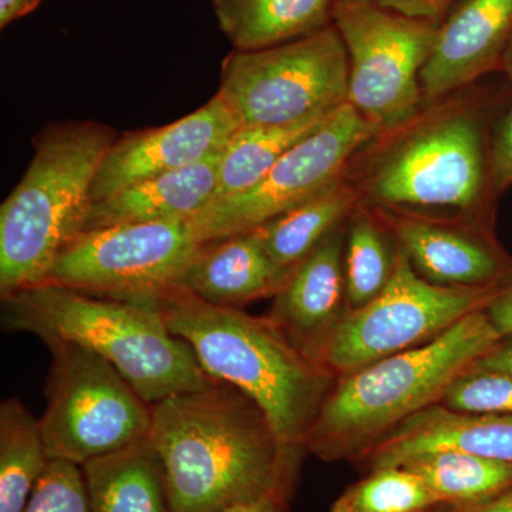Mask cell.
Returning <instances> with one entry per match:
<instances>
[{
    "instance_id": "obj_1",
    "label": "cell",
    "mask_w": 512,
    "mask_h": 512,
    "mask_svg": "<svg viewBox=\"0 0 512 512\" xmlns=\"http://www.w3.org/2000/svg\"><path fill=\"white\" fill-rule=\"evenodd\" d=\"M474 84L426 104L362 148L348 177L363 202L494 234L500 195L491 180V136L512 84Z\"/></svg>"
},
{
    "instance_id": "obj_2",
    "label": "cell",
    "mask_w": 512,
    "mask_h": 512,
    "mask_svg": "<svg viewBox=\"0 0 512 512\" xmlns=\"http://www.w3.org/2000/svg\"><path fill=\"white\" fill-rule=\"evenodd\" d=\"M150 443L163 464L173 512H222L291 495L308 451L279 439L258 406L231 384L153 404Z\"/></svg>"
},
{
    "instance_id": "obj_3",
    "label": "cell",
    "mask_w": 512,
    "mask_h": 512,
    "mask_svg": "<svg viewBox=\"0 0 512 512\" xmlns=\"http://www.w3.org/2000/svg\"><path fill=\"white\" fill-rule=\"evenodd\" d=\"M160 309L170 332L190 345L211 379L247 394L279 439L306 450L338 380L328 367L299 352L268 316L211 305L185 289L168 296Z\"/></svg>"
},
{
    "instance_id": "obj_4",
    "label": "cell",
    "mask_w": 512,
    "mask_h": 512,
    "mask_svg": "<svg viewBox=\"0 0 512 512\" xmlns=\"http://www.w3.org/2000/svg\"><path fill=\"white\" fill-rule=\"evenodd\" d=\"M2 329L92 350L150 406L215 382L190 345L170 332L161 309L147 303L42 284L2 298Z\"/></svg>"
},
{
    "instance_id": "obj_5",
    "label": "cell",
    "mask_w": 512,
    "mask_h": 512,
    "mask_svg": "<svg viewBox=\"0 0 512 512\" xmlns=\"http://www.w3.org/2000/svg\"><path fill=\"white\" fill-rule=\"evenodd\" d=\"M500 340L483 309L433 342L338 377L309 433L308 454L355 463L394 427L440 403Z\"/></svg>"
},
{
    "instance_id": "obj_6",
    "label": "cell",
    "mask_w": 512,
    "mask_h": 512,
    "mask_svg": "<svg viewBox=\"0 0 512 512\" xmlns=\"http://www.w3.org/2000/svg\"><path fill=\"white\" fill-rule=\"evenodd\" d=\"M96 121L49 124L0 207V298L45 284L64 249L83 234L101 160L116 141Z\"/></svg>"
},
{
    "instance_id": "obj_7",
    "label": "cell",
    "mask_w": 512,
    "mask_h": 512,
    "mask_svg": "<svg viewBox=\"0 0 512 512\" xmlns=\"http://www.w3.org/2000/svg\"><path fill=\"white\" fill-rule=\"evenodd\" d=\"M218 94L239 127L289 126L349 103V59L335 26L268 49L229 53Z\"/></svg>"
},
{
    "instance_id": "obj_8",
    "label": "cell",
    "mask_w": 512,
    "mask_h": 512,
    "mask_svg": "<svg viewBox=\"0 0 512 512\" xmlns=\"http://www.w3.org/2000/svg\"><path fill=\"white\" fill-rule=\"evenodd\" d=\"M52 355L39 420L50 458L84 466L148 440L153 407L110 362L77 343H47Z\"/></svg>"
},
{
    "instance_id": "obj_9",
    "label": "cell",
    "mask_w": 512,
    "mask_h": 512,
    "mask_svg": "<svg viewBox=\"0 0 512 512\" xmlns=\"http://www.w3.org/2000/svg\"><path fill=\"white\" fill-rule=\"evenodd\" d=\"M440 25L372 0H336L333 26L348 52L349 103L382 133L423 109L421 72Z\"/></svg>"
},
{
    "instance_id": "obj_10",
    "label": "cell",
    "mask_w": 512,
    "mask_h": 512,
    "mask_svg": "<svg viewBox=\"0 0 512 512\" xmlns=\"http://www.w3.org/2000/svg\"><path fill=\"white\" fill-rule=\"evenodd\" d=\"M204 247L190 220L93 229L64 249L45 284L160 308L183 291L185 275Z\"/></svg>"
},
{
    "instance_id": "obj_11",
    "label": "cell",
    "mask_w": 512,
    "mask_h": 512,
    "mask_svg": "<svg viewBox=\"0 0 512 512\" xmlns=\"http://www.w3.org/2000/svg\"><path fill=\"white\" fill-rule=\"evenodd\" d=\"M504 286L430 284L414 271L400 248L389 284L372 302L340 320L323 350L322 365L342 377L433 342L471 313L487 308Z\"/></svg>"
},
{
    "instance_id": "obj_12",
    "label": "cell",
    "mask_w": 512,
    "mask_h": 512,
    "mask_svg": "<svg viewBox=\"0 0 512 512\" xmlns=\"http://www.w3.org/2000/svg\"><path fill=\"white\" fill-rule=\"evenodd\" d=\"M382 131L350 103L333 111L237 197L208 204L188 218L202 244L252 231L315 197L348 174L353 158Z\"/></svg>"
},
{
    "instance_id": "obj_13",
    "label": "cell",
    "mask_w": 512,
    "mask_h": 512,
    "mask_svg": "<svg viewBox=\"0 0 512 512\" xmlns=\"http://www.w3.org/2000/svg\"><path fill=\"white\" fill-rule=\"evenodd\" d=\"M238 128L237 120L217 93L200 109L174 123L117 137L94 177L93 204L130 185L220 153Z\"/></svg>"
},
{
    "instance_id": "obj_14",
    "label": "cell",
    "mask_w": 512,
    "mask_h": 512,
    "mask_svg": "<svg viewBox=\"0 0 512 512\" xmlns=\"http://www.w3.org/2000/svg\"><path fill=\"white\" fill-rule=\"evenodd\" d=\"M414 271L447 288H491L512 282V256L495 235L461 222L433 220L375 207Z\"/></svg>"
},
{
    "instance_id": "obj_15",
    "label": "cell",
    "mask_w": 512,
    "mask_h": 512,
    "mask_svg": "<svg viewBox=\"0 0 512 512\" xmlns=\"http://www.w3.org/2000/svg\"><path fill=\"white\" fill-rule=\"evenodd\" d=\"M512 36V0H458L421 72L423 104L500 72Z\"/></svg>"
},
{
    "instance_id": "obj_16",
    "label": "cell",
    "mask_w": 512,
    "mask_h": 512,
    "mask_svg": "<svg viewBox=\"0 0 512 512\" xmlns=\"http://www.w3.org/2000/svg\"><path fill=\"white\" fill-rule=\"evenodd\" d=\"M345 242L343 225L293 269L268 315L299 352L318 363L348 313Z\"/></svg>"
},
{
    "instance_id": "obj_17",
    "label": "cell",
    "mask_w": 512,
    "mask_h": 512,
    "mask_svg": "<svg viewBox=\"0 0 512 512\" xmlns=\"http://www.w3.org/2000/svg\"><path fill=\"white\" fill-rule=\"evenodd\" d=\"M436 451L512 463V414L458 412L436 403L394 427L355 463L369 473Z\"/></svg>"
},
{
    "instance_id": "obj_18",
    "label": "cell",
    "mask_w": 512,
    "mask_h": 512,
    "mask_svg": "<svg viewBox=\"0 0 512 512\" xmlns=\"http://www.w3.org/2000/svg\"><path fill=\"white\" fill-rule=\"evenodd\" d=\"M265 251L258 229L205 244L184 278L183 289L222 308L242 309L275 298L291 276Z\"/></svg>"
},
{
    "instance_id": "obj_19",
    "label": "cell",
    "mask_w": 512,
    "mask_h": 512,
    "mask_svg": "<svg viewBox=\"0 0 512 512\" xmlns=\"http://www.w3.org/2000/svg\"><path fill=\"white\" fill-rule=\"evenodd\" d=\"M221 154L173 173L130 185L94 202L84 232L124 224L188 220L207 207L217 188Z\"/></svg>"
},
{
    "instance_id": "obj_20",
    "label": "cell",
    "mask_w": 512,
    "mask_h": 512,
    "mask_svg": "<svg viewBox=\"0 0 512 512\" xmlns=\"http://www.w3.org/2000/svg\"><path fill=\"white\" fill-rule=\"evenodd\" d=\"M234 50L254 52L333 25L336 0H210Z\"/></svg>"
},
{
    "instance_id": "obj_21",
    "label": "cell",
    "mask_w": 512,
    "mask_h": 512,
    "mask_svg": "<svg viewBox=\"0 0 512 512\" xmlns=\"http://www.w3.org/2000/svg\"><path fill=\"white\" fill-rule=\"evenodd\" d=\"M82 468L92 512H173L163 464L150 440Z\"/></svg>"
},
{
    "instance_id": "obj_22",
    "label": "cell",
    "mask_w": 512,
    "mask_h": 512,
    "mask_svg": "<svg viewBox=\"0 0 512 512\" xmlns=\"http://www.w3.org/2000/svg\"><path fill=\"white\" fill-rule=\"evenodd\" d=\"M360 202L362 197L346 174L315 197L255 229L272 261L293 271L329 235L346 225Z\"/></svg>"
},
{
    "instance_id": "obj_23",
    "label": "cell",
    "mask_w": 512,
    "mask_h": 512,
    "mask_svg": "<svg viewBox=\"0 0 512 512\" xmlns=\"http://www.w3.org/2000/svg\"><path fill=\"white\" fill-rule=\"evenodd\" d=\"M39 420L18 397L0 404V512H23L49 466Z\"/></svg>"
},
{
    "instance_id": "obj_24",
    "label": "cell",
    "mask_w": 512,
    "mask_h": 512,
    "mask_svg": "<svg viewBox=\"0 0 512 512\" xmlns=\"http://www.w3.org/2000/svg\"><path fill=\"white\" fill-rule=\"evenodd\" d=\"M400 247L373 205L360 202L346 224L345 275L348 312L363 308L386 288Z\"/></svg>"
},
{
    "instance_id": "obj_25",
    "label": "cell",
    "mask_w": 512,
    "mask_h": 512,
    "mask_svg": "<svg viewBox=\"0 0 512 512\" xmlns=\"http://www.w3.org/2000/svg\"><path fill=\"white\" fill-rule=\"evenodd\" d=\"M328 116L289 126L239 127L222 150L217 188L210 204L237 197L254 187L285 153Z\"/></svg>"
},
{
    "instance_id": "obj_26",
    "label": "cell",
    "mask_w": 512,
    "mask_h": 512,
    "mask_svg": "<svg viewBox=\"0 0 512 512\" xmlns=\"http://www.w3.org/2000/svg\"><path fill=\"white\" fill-rule=\"evenodd\" d=\"M399 467L420 477L446 505L484 503L512 488V463L460 451L420 454Z\"/></svg>"
},
{
    "instance_id": "obj_27",
    "label": "cell",
    "mask_w": 512,
    "mask_h": 512,
    "mask_svg": "<svg viewBox=\"0 0 512 512\" xmlns=\"http://www.w3.org/2000/svg\"><path fill=\"white\" fill-rule=\"evenodd\" d=\"M441 501L404 467H383L350 485L329 512H431Z\"/></svg>"
},
{
    "instance_id": "obj_28",
    "label": "cell",
    "mask_w": 512,
    "mask_h": 512,
    "mask_svg": "<svg viewBox=\"0 0 512 512\" xmlns=\"http://www.w3.org/2000/svg\"><path fill=\"white\" fill-rule=\"evenodd\" d=\"M23 512H92L82 466L53 458Z\"/></svg>"
},
{
    "instance_id": "obj_29",
    "label": "cell",
    "mask_w": 512,
    "mask_h": 512,
    "mask_svg": "<svg viewBox=\"0 0 512 512\" xmlns=\"http://www.w3.org/2000/svg\"><path fill=\"white\" fill-rule=\"evenodd\" d=\"M440 403L458 412L512 414V376L474 367L448 387Z\"/></svg>"
},
{
    "instance_id": "obj_30",
    "label": "cell",
    "mask_w": 512,
    "mask_h": 512,
    "mask_svg": "<svg viewBox=\"0 0 512 512\" xmlns=\"http://www.w3.org/2000/svg\"><path fill=\"white\" fill-rule=\"evenodd\" d=\"M491 180L498 195L512 185V94L493 128L490 147Z\"/></svg>"
},
{
    "instance_id": "obj_31",
    "label": "cell",
    "mask_w": 512,
    "mask_h": 512,
    "mask_svg": "<svg viewBox=\"0 0 512 512\" xmlns=\"http://www.w3.org/2000/svg\"><path fill=\"white\" fill-rule=\"evenodd\" d=\"M372 2L412 18L441 23L458 0H372Z\"/></svg>"
},
{
    "instance_id": "obj_32",
    "label": "cell",
    "mask_w": 512,
    "mask_h": 512,
    "mask_svg": "<svg viewBox=\"0 0 512 512\" xmlns=\"http://www.w3.org/2000/svg\"><path fill=\"white\" fill-rule=\"evenodd\" d=\"M491 325L497 330L501 339L512 336V282L505 285L500 293L485 308Z\"/></svg>"
},
{
    "instance_id": "obj_33",
    "label": "cell",
    "mask_w": 512,
    "mask_h": 512,
    "mask_svg": "<svg viewBox=\"0 0 512 512\" xmlns=\"http://www.w3.org/2000/svg\"><path fill=\"white\" fill-rule=\"evenodd\" d=\"M476 369L512 376V336L501 339L490 352L485 353L478 360Z\"/></svg>"
},
{
    "instance_id": "obj_34",
    "label": "cell",
    "mask_w": 512,
    "mask_h": 512,
    "mask_svg": "<svg viewBox=\"0 0 512 512\" xmlns=\"http://www.w3.org/2000/svg\"><path fill=\"white\" fill-rule=\"evenodd\" d=\"M431 512H512V488L505 493L484 501V503L471 505L441 504Z\"/></svg>"
},
{
    "instance_id": "obj_35",
    "label": "cell",
    "mask_w": 512,
    "mask_h": 512,
    "mask_svg": "<svg viewBox=\"0 0 512 512\" xmlns=\"http://www.w3.org/2000/svg\"><path fill=\"white\" fill-rule=\"evenodd\" d=\"M291 500V495H268L261 500L235 505L222 512H291Z\"/></svg>"
},
{
    "instance_id": "obj_36",
    "label": "cell",
    "mask_w": 512,
    "mask_h": 512,
    "mask_svg": "<svg viewBox=\"0 0 512 512\" xmlns=\"http://www.w3.org/2000/svg\"><path fill=\"white\" fill-rule=\"evenodd\" d=\"M42 0H0V28L28 15Z\"/></svg>"
},
{
    "instance_id": "obj_37",
    "label": "cell",
    "mask_w": 512,
    "mask_h": 512,
    "mask_svg": "<svg viewBox=\"0 0 512 512\" xmlns=\"http://www.w3.org/2000/svg\"><path fill=\"white\" fill-rule=\"evenodd\" d=\"M500 72L504 74L505 79L512 84V36L507 49H505L503 62H501Z\"/></svg>"
}]
</instances>
